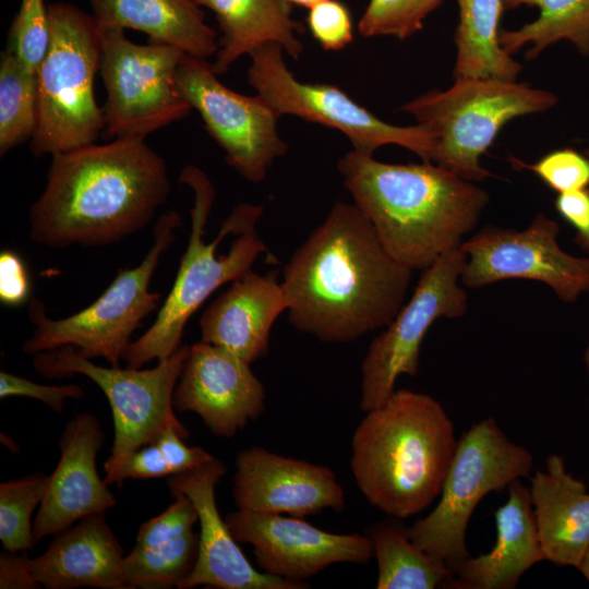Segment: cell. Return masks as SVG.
<instances>
[{"label":"cell","instance_id":"b9f144b4","mask_svg":"<svg viewBox=\"0 0 589 589\" xmlns=\"http://www.w3.org/2000/svg\"><path fill=\"white\" fill-rule=\"evenodd\" d=\"M555 208L576 229V242L589 252V189L558 193Z\"/></svg>","mask_w":589,"mask_h":589},{"label":"cell","instance_id":"277c9868","mask_svg":"<svg viewBox=\"0 0 589 589\" xmlns=\"http://www.w3.org/2000/svg\"><path fill=\"white\" fill-rule=\"evenodd\" d=\"M351 440L350 467L366 501L394 518L440 496L455 454L454 423L433 397L399 389L365 412Z\"/></svg>","mask_w":589,"mask_h":589},{"label":"cell","instance_id":"d6986e66","mask_svg":"<svg viewBox=\"0 0 589 589\" xmlns=\"http://www.w3.org/2000/svg\"><path fill=\"white\" fill-rule=\"evenodd\" d=\"M232 496L238 508L305 517L345 508V493L333 470L251 446L236 458Z\"/></svg>","mask_w":589,"mask_h":589},{"label":"cell","instance_id":"e575fe53","mask_svg":"<svg viewBox=\"0 0 589 589\" xmlns=\"http://www.w3.org/2000/svg\"><path fill=\"white\" fill-rule=\"evenodd\" d=\"M510 161L530 169L558 193L584 189L589 184V158L570 148L551 152L533 165L516 158H510Z\"/></svg>","mask_w":589,"mask_h":589},{"label":"cell","instance_id":"ac0fdd59","mask_svg":"<svg viewBox=\"0 0 589 589\" xmlns=\"http://www.w3.org/2000/svg\"><path fill=\"white\" fill-rule=\"evenodd\" d=\"M225 464L215 458L168 479L170 494L183 493L194 504L200 522L199 552L192 572L179 589H303L306 582L292 581L256 570L248 561L226 520L219 514L215 490L226 473Z\"/></svg>","mask_w":589,"mask_h":589},{"label":"cell","instance_id":"1f68e13d","mask_svg":"<svg viewBox=\"0 0 589 589\" xmlns=\"http://www.w3.org/2000/svg\"><path fill=\"white\" fill-rule=\"evenodd\" d=\"M49 476L36 473L0 484V541L4 550L26 552L34 549L32 515L40 506Z\"/></svg>","mask_w":589,"mask_h":589},{"label":"cell","instance_id":"f6af8a7d","mask_svg":"<svg viewBox=\"0 0 589 589\" xmlns=\"http://www.w3.org/2000/svg\"><path fill=\"white\" fill-rule=\"evenodd\" d=\"M291 4H297L305 8H312L313 5L317 4L318 2L323 0H287Z\"/></svg>","mask_w":589,"mask_h":589},{"label":"cell","instance_id":"d590c367","mask_svg":"<svg viewBox=\"0 0 589 589\" xmlns=\"http://www.w3.org/2000/svg\"><path fill=\"white\" fill-rule=\"evenodd\" d=\"M171 495L175 502L165 512L142 524L136 534V544L151 546L193 531L194 524L199 521L194 504L183 493Z\"/></svg>","mask_w":589,"mask_h":589},{"label":"cell","instance_id":"836d02e7","mask_svg":"<svg viewBox=\"0 0 589 589\" xmlns=\"http://www.w3.org/2000/svg\"><path fill=\"white\" fill-rule=\"evenodd\" d=\"M50 41L48 7L44 0H21L10 28L8 48L29 71L37 70Z\"/></svg>","mask_w":589,"mask_h":589},{"label":"cell","instance_id":"ba28073f","mask_svg":"<svg viewBox=\"0 0 589 589\" xmlns=\"http://www.w3.org/2000/svg\"><path fill=\"white\" fill-rule=\"evenodd\" d=\"M181 226L177 212L163 214L155 223L154 241L142 262L120 268L100 297L80 312L52 320L47 317L44 303L33 298L28 317L35 329L22 351L37 354L71 346L86 359L103 358L111 366H120L133 332L159 305L161 296L149 291V283L160 256L175 240L173 231Z\"/></svg>","mask_w":589,"mask_h":589},{"label":"cell","instance_id":"9c48e42d","mask_svg":"<svg viewBox=\"0 0 589 589\" xmlns=\"http://www.w3.org/2000/svg\"><path fill=\"white\" fill-rule=\"evenodd\" d=\"M532 467V454L512 442L494 418L472 424L457 441L436 506L407 528L409 538L453 572L469 556L466 532L480 501L529 476Z\"/></svg>","mask_w":589,"mask_h":589},{"label":"cell","instance_id":"9a60e30c","mask_svg":"<svg viewBox=\"0 0 589 589\" xmlns=\"http://www.w3.org/2000/svg\"><path fill=\"white\" fill-rule=\"evenodd\" d=\"M558 232L557 223L543 214L521 231L486 226L460 244L467 254L460 281L480 288L507 279L536 280L573 303L589 291V257L565 252Z\"/></svg>","mask_w":589,"mask_h":589},{"label":"cell","instance_id":"d6a6232c","mask_svg":"<svg viewBox=\"0 0 589 589\" xmlns=\"http://www.w3.org/2000/svg\"><path fill=\"white\" fill-rule=\"evenodd\" d=\"M443 0H370L359 24L364 37L395 36L406 39L423 27L425 17Z\"/></svg>","mask_w":589,"mask_h":589},{"label":"cell","instance_id":"60d3db41","mask_svg":"<svg viewBox=\"0 0 589 589\" xmlns=\"http://www.w3.org/2000/svg\"><path fill=\"white\" fill-rule=\"evenodd\" d=\"M31 290L28 273L23 260L11 250L0 253V300L5 305H20Z\"/></svg>","mask_w":589,"mask_h":589},{"label":"cell","instance_id":"f546056e","mask_svg":"<svg viewBox=\"0 0 589 589\" xmlns=\"http://www.w3.org/2000/svg\"><path fill=\"white\" fill-rule=\"evenodd\" d=\"M38 118L37 73L5 49L0 61V155L32 139Z\"/></svg>","mask_w":589,"mask_h":589},{"label":"cell","instance_id":"603a6c76","mask_svg":"<svg viewBox=\"0 0 589 589\" xmlns=\"http://www.w3.org/2000/svg\"><path fill=\"white\" fill-rule=\"evenodd\" d=\"M496 542L490 552L470 555L453 570L450 588L510 589L545 556L538 534L529 488L508 485L507 501L495 512Z\"/></svg>","mask_w":589,"mask_h":589},{"label":"cell","instance_id":"83f0119b","mask_svg":"<svg viewBox=\"0 0 589 589\" xmlns=\"http://www.w3.org/2000/svg\"><path fill=\"white\" fill-rule=\"evenodd\" d=\"M377 563V589L450 588L454 573L421 550L398 524H380L368 534Z\"/></svg>","mask_w":589,"mask_h":589},{"label":"cell","instance_id":"74e56055","mask_svg":"<svg viewBox=\"0 0 589 589\" xmlns=\"http://www.w3.org/2000/svg\"><path fill=\"white\" fill-rule=\"evenodd\" d=\"M24 396L38 399L56 412H61L67 399H80L84 389L76 384L43 385L7 371L0 372V397Z\"/></svg>","mask_w":589,"mask_h":589},{"label":"cell","instance_id":"3957f363","mask_svg":"<svg viewBox=\"0 0 589 589\" xmlns=\"http://www.w3.org/2000/svg\"><path fill=\"white\" fill-rule=\"evenodd\" d=\"M337 169L386 250L412 271L459 248L490 200L473 182L429 161L388 164L351 151Z\"/></svg>","mask_w":589,"mask_h":589},{"label":"cell","instance_id":"2e32d148","mask_svg":"<svg viewBox=\"0 0 589 589\" xmlns=\"http://www.w3.org/2000/svg\"><path fill=\"white\" fill-rule=\"evenodd\" d=\"M233 538L253 546L262 572L305 582L336 563H368L373 557L368 534L334 533L302 517L238 508L225 518Z\"/></svg>","mask_w":589,"mask_h":589},{"label":"cell","instance_id":"8fae6325","mask_svg":"<svg viewBox=\"0 0 589 589\" xmlns=\"http://www.w3.org/2000/svg\"><path fill=\"white\" fill-rule=\"evenodd\" d=\"M98 28L99 71L107 95L103 112L110 137L145 139L189 115L192 107L176 80L183 51L164 44H134L119 26L98 24Z\"/></svg>","mask_w":589,"mask_h":589},{"label":"cell","instance_id":"ffe728a7","mask_svg":"<svg viewBox=\"0 0 589 589\" xmlns=\"http://www.w3.org/2000/svg\"><path fill=\"white\" fill-rule=\"evenodd\" d=\"M104 440L100 423L92 413H79L64 426L59 440L60 459L49 476L47 492L33 522L36 543L116 505L115 495L96 469Z\"/></svg>","mask_w":589,"mask_h":589},{"label":"cell","instance_id":"bcb514c9","mask_svg":"<svg viewBox=\"0 0 589 589\" xmlns=\"http://www.w3.org/2000/svg\"><path fill=\"white\" fill-rule=\"evenodd\" d=\"M584 361L587 366V370L589 371V344L586 348L585 354H584Z\"/></svg>","mask_w":589,"mask_h":589},{"label":"cell","instance_id":"4316f807","mask_svg":"<svg viewBox=\"0 0 589 589\" xmlns=\"http://www.w3.org/2000/svg\"><path fill=\"white\" fill-rule=\"evenodd\" d=\"M459 22L454 34L457 48L455 79L495 77L516 81L522 70L498 40L503 0H457Z\"/></svg>","mask_w":589,"mask_h":589},{"label":"cell","instance_id":"ee69618b","mask_svg":"<svg viewBox=\"0 0 589 589\" xmlns=\"http://www.w3.org/2000/svg\"><path fill=\"white\" fill-rule=\"evenodd\" d=\"M582 576L586 578V580L589 584V548L586 552V554L582 557V561L578 567Z\"/></svg>","mask_w":589,"mask_h":589},{"label":"cell","instance_id":"5bb4252c","mask_svg":"<svg viewBox=\"0 0 589 589\" xmlns=\"http://www.w3.org/2000/svg\"><path fill=\"white\" fill-rule=\"evenodd\" d=\"M177 87L196 109L206 130L242 178L259 183L287 143L277 131L280 116L261 96H245L226 87L205 59L187 53L180 59Z\"/></svg>","mask_w":589,"mask_h":589},{"label":"cell","instance_id":"d4e9b609","mask_svg":"<svg viewBox=\"0 0 589 589\" xmlns=\"http://www.w3.org/2000/svg\"><path fill=\"white\" fill-rule=\"evenodd\" d=\"M88 1L98 24L143 32L149 43L172 46L205 60L218 51L217 34L206 24L195 0Z\"/></svg>","mask_w":589,"mask_h":589},{"label":"cell","instance_id":"7dc6e473","mask_svg":"<svg viewBox=\"0 0 589 589\" xmlns=\"http://www.w3.org/2000/svg\"><path fill=\"white\" fill-rule=\"evenodd\" d=\"M586 156L589 158V148L586 151Z\"/></svg>","mask_w":589,"mask_h":589},{"label":"cell","instance_id":"7c38bea8","mask_svg":"<svg viewBox=\"0 0 589 589\" xmlns=\"http://www.w3.org/2000/svg\"><path fill=\"white\" fill-rule=\"evenodd\" d=\"M283 48L266 44L250 53L249 84L281 117L292 115L342 132L353 151L372 156L384 145H398L431 163L434 133L423 124L397 127L382 121L329 84L301 82L287 68Z\"/></svg>","mask_w":589,"mask_h":589},{"label":"cell","instance_id":"5b68a950","mask_svg":"<svg viewBox=\"0 0 589 589\" xmlns=\"http://www.w3.org/2000/svg\"><path fill=\"white\" fill-rule=\"evenodd\" d=\"M179 181L194 193L188 247L154 324L122 356L131 369H141L154 359L163 361L173 353L180 347L187 322L200 305L217 288L250 272L257 257L267 252L255 231L263 215L261 205H237L221 224L216 239L207 243L203 236L215 199L214 185L193 165L182 169Z\"/></svg>","mask_w":589,"mask_h":589},{"label":"cell","instance_id":"4fadbf2b","mask_svg":"<svg viewBox=\"0 0 589 589\" xmlns=\"http://www.w3.org/2000/svg\"><path fill=\"white\" fill-rule=\"evenodd\" d=\"M467 254L459 247L442 254L423 274L409 301L370 344L361 363L360 408L368 412L394 393L399 376L419 372L420 348L431 325L468 309L459 285Z\"/></svg>","mask_w":589,"mask_h":589},{"label":"cell","instance_id":"7a4b0ae2","mask_svg":"<svg viewBox=\"0 0 589 589\" xmlns=\"http://www.w3.org/2000/svg\"><path fill=\"white\" fill-rule=\"evenodd\" d=\"M170 190L164 158L142 137L55 154L29 207V238L53 249L120 242L148 225Z\"/></svg>","mask_w":589,"mask_h":589},{"label":"cell","instance_id":"6da1fadb","mask_svg":"<svg viewBox=\"0 0 589 589\" xmlns=\"http://www.w3.org/2000/svg\"><path fill=\"white\" fill-rule=\"evenodd\" d=\"M412 272L356 204L338 202L285 265L289 323L324 342L354 340L393 321Z\"/></svg>","mask_w":589,"mask_h":589},{"label":"cell","instance_id":"e0dca14e","mask_svg":"<svg viewBox=\"0 0 589 589\" xmlns=\"http://www.w3.org/2000/svg\"><path fill=\"white\" fill-rule=\"evenodd\" d=\"M250 362L218 346H190L173 392L179 412L196 413L219 437H232L265 410V388Z\"/></svg>","mask_w":589,"mask_h":589},{"label":"cell","instance_id":"f1b7e54d","mask_svg":"<svg viewBox=\"0 0 589 589\" xmlns=\"http://www.w3.org/2000/svg\"><path fill=\"white\" fill-rule=\"evenodd\" d=\"M522 4L538 7L540 14L518 29H500V44L508 55L531 44L526 52V59L531 60L548 46L568 40L584 57L589 56V0H503L504 10Z\"/></svg>","mask_w":589,"mask_h":589},{"label":"cell","instance_id":"7402d4cb","mask_svg":"<svg viewBox=\"0 0 589 589\" xmlns=\"http://www.w3.org/2000/svg\"><path fill=\"white\" fill-rule=\"evenodd\" d=\"M123 549L105 512L88 515L55 534L48 549L31 558L38 584L48 589H129Z\"/></svg>","mask_w":589,"mask_h":589},{"label":"cell","instance_id":"52a82bcc","mask_svg":"<svg viewBox=\"0 0 589 589\" xmlns=\"http://www.w3.org/2000/svg\"><path fill=\"white\" fill-rule=\"evenodd\" d=\"M557 97L528 84L495 77L455 79L446 91H430L401 110L436 137L431 163L477 182L490 176L480 164L500 130L512 119L545 111Z\"/></svg>","mask_w":589,"mask_h":589},{"label":"cell","instance_id":"30bf717a","mask_svg":"<svg viewBox=\"0 0 589 589\" xmlns=\"http://www.w3.org/2000/svg\"><path fill=\"white\" fill-rule=\"evenodd\" d=\"M189 349L190 346H180L147 370L99 366L71 346L39 352L33 363L35 370L48 378L84 375L107 397L115 426L111 455L104 464L107 476L132 452L154 443L168 426H175L183 438L189 437V430L173 411V392Z\"/></svg>","mask_w":589,"mask_h":589},{"label":"cell","instance_id":"4dcf8cb0","mask_svg":"<svg viewBox=\"0 0 589 589\" xmlns=\"http://www.w3.org/2000/svg\"><path fill=\"white\" fill-rule=\"evenodd\" d=\"M199 552V533L143 546L136 544L124 556V577L130 588L168 589L177 587L192 572Z\"/></svg>","mask_w":589,"mask_h":589},{"label":"cell","instance_id":"8d00e7d4","mask_svg":"<svg viewBox=\"0 0 589 589\" xmlns=\"http://www.w3.org/2000/svg\"><path fill=\"white\" fill-rule=\"evenodd\" d=\"M306 22L313 37L325 50H340L353 39L350 12L339 0H323L313 5Z\"/></svg>","mask_w":589,"mask_h":589},{"label":"cell","instance_id":"484cf974","mask_svg":"<svg viewBox=\"0 0 589 589\" xmlns=\"http://www.w3.org/2000/svg\"><path fill=\"white\" fill-rule=\"evenodd\" d=\"M214 12L223 36L216 60L211 63L216 75L224 74L241 56L266 44H277L298 59L303 44L296 33L301 26L291 17L287 0H195Z\"/></svg>","mask_w":589,"mask_h":589},{"label":"cell","instance_id":"44dd1931","mask_svg":"<svg viewBox=\"0 0 589 589\" xmlns=\"http://www.w3.org/2000/svg\"><path fill=\"white\" fill-rule=\"evenodd\" d=\"M285 311L287 299L275 273L250 271L203 312L201 340L252 363L268 352L271 329Z\"/></svg>","mask_w":589,"mask_h":589},{"label":"cell","instance_id":"f35d334b","mask_svg":"<svg viewBox=\"0 0 589 589\" xmlns=\"http://www.w3.org/2000/svg\"><path fill=\"white\" fill-rule=\"evenodd\" d=\"M171 476V470L154 442L128 455L119 466L105 477L107 484H120L125 479H151Z\"/></svg>","mask_w":589,"mask_h":589},{"label":"cell","instance_id":"cb8c5ba5","mask_svg":"<svg viewBox=\"0 0 589 589\" xmlns=\"http://www.w3.org/2000/svg\"><path fill=\"white\" fill-rule=\"evenodd\" d=\"M530 500L545 560L578 568L589 548V492L574 478L562 456L552 454L545 469L531 477Z\"/></svg>","mask_w":589,"mask_h":589},{"label":"cell","instance_id":"7bdbcfd3","mask_svg":"<svg viewBox=\"0 0 589 589\" xmlns=\"http://www.w3.org/2000/svg\"><path fill=\"white\" fill-rule=\"evenodd\" d=\"M40 585L31 568V558L26 553L16 554L4 550L0 554V588L1 589H35Z\"/></svg>","mask_w":589,"mask_h":589},{"label":"cell","instance_id":"8992f818","mask_svg":"<svg viewBox=\"0 0 589 589\" xmlns=\"http://www.w3.org/2000/svg\"><path fill=\"white\" fill-rule=\"evenodd\" d=\"M50 41L38 70V118L29 149L35 157L94 144L105 129L94 95L100 68L99 28L70 3L48 5Z\"/></svg>","mask_w":589,"mask_h":589},{"label":"cell","instance_id":"ab89813d","mask_svg":"<svg viewBox=\"0 0 589 589\" xmlns=\"http://www.w3.org/2000/svg\"><path fill=\"white\" fill-rule=\"evenodd\" d=\"M183 440V436L175 426H168L155 441L171 470V476L215 459L213 455L202 447L185 445Z\"/></svg>","mask_w":589,"mask_h":589}]
</instances>
